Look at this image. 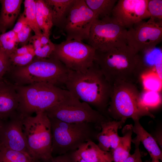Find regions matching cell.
<instances>
[{
	"instance_id": "20",
	"label": "cell",
	"mask_w": 162,
	"mask_h": 162,
	"mask_svg": "<svg viewBox=\"0 0 162 162\" xmlns=\"http://www.w3.org/2000/svg\"><path fill=\"white\" fill-rule=\"evenodd\" d=\"M29 42L33 46L35 57L40 58L51 57L55 49V44L51 41L49 37L43 33L39 36L34 34L31 37Z\"/></svg>"
},
{
	"instance_id": "8",
	"label": "cell",
	"mask_w": 162,
	"mask_h": 162,
	"mask_svg": "<svg viewBox=\"0 0 162 162\" xmlns=\"http://www.w3.org/2000/svg\"><path fill=\"white\" fill-rule=\"evenodd\" d=\"M48 117L70 123H86L97 124L108 120L106 116L93 109L88 104L73 96L44 112Z\"/></svg>"
},
{
	"instance_id": "22",
	"label": "cell",
	"mask_w": 162,
	"mask_h": 162,
	"mask_svg": "<svg viewBox=\"0 0 162 162\" xmlns=\"http://www.w3.org/2000/svg\"><path fill=\"white\" fill-rule=\"evenodd\" d=\"M74 152L87 162H98L107 152L100 149L91 140L83 144Z\"/></svg>"
},
{
	"instance_id": "29",
	"label": "cell",
	"mask_w": 162,
	"mask_h": 162,
	"mask_svg": "<svg viewBox=\"0 0 162 162\" xmlns=\"http://www.w3.org/2000/svg\"><path fill=\"white\" fill-rule=\"evenodd\" d=\"M144 90L160 92L162 88V78L155 72H149L142 75L140 79Z\"/></svg>"
},
{
	"instance_id": "2",
	"label": "cell",
	"mask_w": 162,
	"mask_h": 162,
	"mask_svg": "<svg viewBox=\"0 0 162 162\" xmlns=\"http://www.w3.org/2000/svg\"><path fill=\"white\" fill-rule=\"evenodd\" d=\"M70 70L53 57L40 58L35 57L32 61L26 66L12 65L5 75L9 77V80H10L9 82L16 86L42 82L63 88L65 87Z\"/></svg>"
},
{
	"instance_id": "25",
	"label": "cell",
	"mask_w": 162,
	"mask_h": 162,
	"mask_svg": "<svg viewBox=\"0 0 162 162\" xmlns=\"http://www.w3.org/2000/svg\"><path fill=\"white\" fill-rule=\"evenodd\" d=\"M23 3L24 11L23 14L26 24L31 28L35 35H41L42 32L37 21L35 0H25Z\"/></svg>"
},
{
	"instance_id": "1",
	"label": "cell",
	"mask_w": 162,
	"mask_h": 162,
	"mask_svg": "<svg viewBox=\"0 0 162 162\" xmlns=\"http://www.w3.org/2000/svg\"><path fill=\"white\" fill-rule=\"evenodd\" d=\"M65 87L73 97L94 106L105 116L112 85L94 62L84 72L70 70Z\"/></svg>"
},
{
	"instance_id": "18",
	"label": "cell",
	"mask_w": 162,
	"mask_h": 162,
	"mask_svg": "<svg viewBox=\"0 0 162 162\" xmlns=\"http://www.w3.org/2000/svg\"><path fill=\"white\" fill-rule=\"evenodd\" d=\"M133 132L142 142L152 160H162V152L155 139L141 124L139 120L134 121Z\"/></svg>"
},
{
	"instance_id": "42",
	"label": "cell",
	"mask_w": 162,
	"mask_h": 162,
	"mask_svg": "<svg viewBox=\"0 0 162 162\" xmlns=\"http://www.w3.org/2000/svg\"><path fill=\"white\" fill-rule=\"evenodd\" d=\"M148 162H160V161L159 160L152 159L151 161H149Z\"/></svg>"
},
{
	"instance_id": "34",
	"label": "cell",
	"mask_w": 162,
	"mask_h": 162,
	"mask_svg": "<svg viewBox=\"0 0 162 162\" xmlns=\"http://www.w3.org/2000/svg\"><path fill=\"white\" fill-rule=\"evenodd\" d=\"M32 29L27 24L24 25L22 28L16 34L19 43L22 46L27 45L32 36L31 32Z\"/></svg>"
},
{
	"instance_id": "13",
	"label": "cell",
	"mask_w": 162,
	"mask_h": 162,
	"mask_svg": "<svg viewBox=\"0 0 162 162\" xmlns=\"http://www.w3.org/2000/svg\"><path fill=\"white\" fill-rule=\"evenodd\" d=\"M148 0H118L111 16L127 29L134 24L150 18Z\"/></svg>"
},
{
	"instance_id": "38",
	"label": "cell",
	"mask_w": 162,
	"mask_h": 162,
	"mask_svg": "<svg viewBox=\"0 0 162 162\" xmlns=\"http://www.w3.org/2000/svg\"><path fill=\"white\" fill-rule=\"evenodd\" d=\"M132 142L134 144L135 147L134 152L136 154L135 162H142L140 152L139 145L140 142V140L136 137L132 140Z\"/></svg>"
},
{
	"instance_id": "4",
	"label": "cell",
	"mask_w": 162,
	"mask_h": 162,
	"mask_svg": "<svg viewBox=\"0 0 162 162\" xmlns=\"http://www.w3.org/2000/svg\"><path fill=\"white\" fill-rule=\"evenodd\" d=\"M15 88L20 99L19 112L22 117L44 112L73 96L67 89L53 85L36 83Z\"/></svg>"
},
{
	"instance_id": "15",
	"label": "cell",
	"mask_w": 162,
	"mask_h": 162,
	"mask_svg": "<svg viewBox=\"0 0 162 162\" xmlns=\"http://www.w3.org/2000/svg\"><path fill=\"white\" fill-rule=\"evenodd\" d=\"M19 105L15 85L3 78L0 80V120L4 122L20 115Z\"/></svg>"
},
{
	"instance_id": "33",
	"label": "cell",
	"mask_w": 162,
	"mask_h": 162,
	"mask_svg": "<svg viewBox=\"0 0 162 162\" xmlns=\"http://www.w3.org/2000/svg\"><path fill=\"white\" fill-rule=\"evenodd\" d=\"M96 137L98 142V146L99 148L105 152L110 151L111 149L110 141L105 131L101 129V131L97 134Z\"/></svg>"
},
{
	"instance_id": "35",
	"label": "cell",
	"mask_w": 162,
	"mask_h": 162,
	"mask_svg": "<svg viewBox=\"0 0 162 162\" xmlns=\"http://www.w3.org/2000/svg\"><path fill=\"white\" fill-rule=\"evenodd\" d=\"M45 162H74L71 152L58 155L52 158Z\"/></svg>"
},
{
	"instance_id": "21",
	"label": "cell",
	"mask_w": 162,
	"mask_h": 162,
	"mask_svg": "<svg viewBox=\"0 0 162 162\" xmlns=\"http://www.w3.org/2000/svg\"><path fill=\"white\" fill-rule=\"evenodd\" d=\"M35 2L38 25L42 33L50 37L53 26L50 10L44 0H36Z\"/></svg>"
},
{
	"instance_id": "39",
	"label": "cell",
	"mask_w": 162,
	"mask_h": 162,
	"mask_svg": "<svg viewBox=\"0 0 162 162\" xmlns=\"http://www.w3.org/2000/svg\"><path fill=\"white\" fill-rule=\"evenodd\" d=\"M113 161L112 155L109 152H107L102 157L98 162H112Z\"/></svg>"
},
{
	"instance_id": "12",
	"label": "cell",
	"mask_w": 162,
	"mask_h": 162,
	"mask_svg": "<svg viewBox=\"0 0 162 162\" xmlns=\"http://www.w3.org/2000/svg\"><path fill=\"white\" fill-rule=\"evenodd\" d=\"M97 19L84 0H74L62 30L66 40H87L92 25Z\"/></svg>"
},
{
	"instance_id": "36",
	"label": "cell",
	"mask_w": 162,
	"mask_h": 162,
	"mask_svg": "<svg viewBox=\"0 0 162 162\" xmlns=\"http://www.w3.org/2000/svg\"><path fill=\"white\" fill-rule=\"evenodd\" d=\"M31 53H34V49L33 45L31 44H29L17 48L12 54L22 55Z\"/></svg>"
},
{
	"instance_id": "23",
	"label": "cell",
	"mask_w": 162,
	"mask_h": 162,
	"mask_svg": "<svg viewBox=\"0 0 162 162\" xmlns=\"http://www.w3.org/2000/svg\"><path fill=\"white\" fill-rule=\"evenodd\" d=\"M89 8L97 19L111 16L112 10L117 0H84Z\"/></svg>"
},
{
	"instance_id": "11",
	"label": "cell",
	"mask_w": 162,
	"mask_h": 162,
	"mask_svg": "<svg viewBox=\"0 0 162 162\" xmlns=\"http://www.w3.org/2000/svg\"><path fill=\"white\" fill-rule=\"evenodd\" d=\"M127 45L135 53L153 50L162 40V21L150 17L127 29Z\"/></svg>"
},
{
	"instance_id": "6",
	"label": "cell",
	"mask_w": 162,
	"mask_h": 162,
	"mask_svg": "<svg viewBox=\"0 0 162 162\" xmlns=\"http://www.w3.org/2000/svg\"><path fill=\"white\" fill-rule=\"evenodd\" d=\"M140 94L135 83L124 81L115 82L112 85L107 112L119 120L126 121L127 118H131L134 121L145 116L153 118L149 111L141 106Z\"/></svg>"
},
{
	"instance_id": "5",
	"label": "cell",
	"mask_w": 162,
	"mask_h": 162,
	"mask_svg": "<svg viewBox=\"0 0 162 162\" xmlns=\"http://www.w3.org/2000/svg\"><path fill=\"white\" fill-rule=\"evenodd\" d=\"M36 114L22 118L23 132L29 155L45 162L53 157L51 123L45 112Z\"/></svg>"
},
{
	"instance_id": "27",
	"label": "cell",
	"mask_w": 162,
	"mask_h": 162,
	"mask_svg": "<svg viewBox=\"0 0 162 162\" xmlns=\"http://www.w3.org/2000/svg\"><path fill=\"white\" fill-rule=\"evenodd\" d=\"M140 102L141 106L148 111L157 108L162 103L160 92L144 90L140 93Z\"/></svg>"
},
{
	"instance_id": "19",
	"label": "cell",
	"mask_w": 162,
	"mask_h": 162,
	"mask_svg": "<svg viewBox=\"0 0 162 162\" xmlns=\"http://www.w3.org/2000/svg\"><path fill=\"white\" fill-rule=\"evenodd\" d=\"M133 126L131 124L127 125L122 130L123 136L120 137L117 147L112 151L114 162H124L130 154Z\"/></svg>"
},
{
	"instance_id": "37",
	"label": "cell",
	"mask_w": 162,
	"mask_h": 162,
	"mask_svg": "<svg viewBox=\"0 0 162 162\" xmlns=\"http://www.w3.org/2000/svg\"><path fill=\"white\" fill-rule=\"evenodd\" d=\"M26 24L24 16L22 13L20 15L17 22L12 30L16 34Z\"/></svg>"
},
{
	"instance_id": "10",
	"label": "cell",
	"mask_w": 162,
	"mask_h": 162,
	"mask_svg": "<svg viewBox=\"0 0 162 162\" xmlns=\"http://www.w3.org/2000/svg\"><path fill=\"white\" fill-rule=\"evenodd\" d=\"M55 45L51 57L59 60L70 70L84 72L94 62L96 50L83 41L66 40Z\"/></svg>"
},
{
	"instance_id": "31",
	"label": "cell",
	"mask_w": 162,
	"mask_h": 162,
	"mask_svg": "<svg viewBox=\"0 0 162 162\" xmlns=\"http://www.w3.org/2000/svg\"><path fill=\"white\" fill-rule=\"evenodd\" d=\"M35 57L34 53L22 55L11 54L10 60L12 65L22 67L26 66L31 63Z\"/></svg>"
},
{
	"instance_id": "16",
	"label": "cell",
	"mask_w": 162,
	"mask_h": 162,
	"mask_svg": "<svg viewBox=\"0 0 162 162\" xmlns=\"http://www.w3.org/2000/svg\"><path fill=\"white\" fill-rule=\"evenodd\" d=\"M0 32H5L14 25L19 15L22 0H1Z\"/></svg>"
},
{
	"instance_id": "14",
	"label": "cell",
	"mask_w": 162,
	"mask_h": 162,
	"mask_svg": "<svg viewBox=\"0 0 162 162\" xmlns=\"http://www.w3.org/2000/svg\"><path fill=\"white\" fill-rule=\"evenodd\" d=\"M0 145L29 155L20 115L4 122L0 128Z\"/></svg>"
},
{
	"instance_id": "24",
	"label": "cell",
	"mask_w": 162,
	"mask_h": 162,
	"mask_svg": "<svg viewBox=\"0 0 162 162\" xmlns=\"http://www.w3.org/2000/svg\"><path fill=\"white\" fill-rule=\"evenodd\" d=\"M0 162H41L28 154L12 150L0 145Z\"/></svg>"
},
{
	"instance_id": "9",
	"label": "cell",
	"mask_w": 162,
	"mask_h": 162,
	"mask_svg": "<svg viewBox=\"0 0 162 162\" xmlns=\"http://www.w3.org/2000/svg\"><path fill=\"white\" fill-rule=\"evenodd\" d=\"M127 29L111 16L97 19L91 28L88 44L103 51L127 45Z\"/></svg>"
},
{
	"instance_id": "28",
	"label": "cell",
	"mask_w": 162,
	"mask_h": 162,
	"mask_svg": "<svg viewBox=\"0 0 162 162\" xmlns=\"http://www.w3.org/2000/svg\"><path fill=\"white\" fill-rule=\"evenodd\" d=\"M16 34L12 30L0 34V50L10 56L18 48Z\"/></svg>"
},
{
	"instance_id": "7",
	"label": "cell",
	"mask_w": 162,
	"mask_h": 162,
	"mask_svg": "<svg viewBox=\"0 0 162 162\" xmlns=\"http://www.w3.org/2000/svg\"><path fill=\"white\" fill-rule=\"evenodd\" d=\"M49 119L52 134V154L58 155L74 152L85 142L92 140L94 135L92 124L70 123L55 118Z\"/></svg>"
},
{
	"instance_id": "32",
	"label": "cell",
	"mask_w": 162,
	"mask_h": 162,
	"mask_svg": "<svg viewBox=\"0 0 162 162\" xmlns=\"http://www.w3.org/2000/svg\"><path fill=\"white\" fill-rule=\"evenodd\" d=\"M11 66L10 56L0 50V79L3 78Z\"/></svg>"
},
{
	"instance_id": "40",
	"label": "cell",
	"mask_w": 162,
	"mask_h": 162,
	"mask_svg": "<svg viewBox=\"0 0 162 162\" xmlns=\"http://www.w3.org/2000/svg\"><path fill=\"white\" fill-rule=\"evenodd\" d=\"M71 155L74 162H87L81 158L74 152H71Z\"/></svg>"
},
{
	"instance_id": "30",
	"label": "cell",
	"mask_w": 162,
	"mask_h": 162,
	"mask_svg": "<svg viewBox=\"0 0 162 162\" xmlns=\"http://www.w3.org/2000/svg\"><path fill=\"white\" fill-rule=\"evenodd\" d=\"M147 7L151 17L162 21V0H148Z\"/></svg>"
},
{
	"instance_id": "44",
	"label": "cell",
	"mask_w": 162,
	"mask_h": 162,
	"mask_svg": "<svg viewBox=\"0 0 162 162\" xmlns=\"http://www.w3.org/2000/svg\"><path fill=\"white\" fill-rule=\"evenodd\" d=\"M1 79H0V80H1Z\"/></svg>"
},
{
	"instance_id": "41",
	"label": "cell",
	"mask_w": 162,
	"mask_h": 162,
	"mask_svg": "<svg viewBox=\"0 0 162 162\" xmlns=\"http://www.w3.org/2000/svg\"><path fill=\"white\" fill-rule=\"evenodd\" d=\"M136 156V153L135 152L132 154H130L124 162H135Z\"/></svg>"
},
{
	"instance_id": "17",
	"label": "cell",
	"mask_w": 162,
	"mask_h": 162,
	"mask_svg": "<svg viewBox=\"0 0 162 162\" xmlns=\"http://www.w3.org/2000/svg\"><path fill=\"white\" fill-rule=\"evenodd\" d=\"M51 15L53 26L62 32L68 13L74 0H44Z\"/></svg>"
},
{
	"instance_id": "3",
	"label": "cell",
	"mask_w": 162,
	"mask_h": 162,
	"mask_svg": "<svg viewBox=\"0 0 162 162\" xmlns=\"http://www.w3.org/2000/svg\"><path fill=\"white\" fill-rule=\"evenodd\" d=\"M94 62L112 85L118 81L135 83L140 81L141 56L127 45L106 51L96 50Z\"/></svg>"
},
{
	"instance_id": "43",
	"label": "cell",
	"mask_w": 162,
	"mask_h": 162,
	"mask_svg": "<svg viewBox=\"0 0 162 162\" xmlns=\"http://www.w3.org/2000/svg\"><path fill=\"white\" fill-rule=\"evenodd\" d=\"M4 122L0 120V128L3 125Z\"/></svg>"
},
{
	"instance_id": "26",
	"label": "cell",
	"mask_w": 162,
	"mask_h": 162,
	"mask_svg": "<svg viewBox=\"0 0 162 162\" xmlns=\"http://www.w3.org/2000/svg\"><path fill=\"white\" fill-rule=\"evenodd\" d=\"M125 121L121 120L118 121H107L102 123L101 129L105 132L110 140L111 149L113 151L117 147L120 137L118 130L121 128Z\"/></svg>"
}]
</instances>
